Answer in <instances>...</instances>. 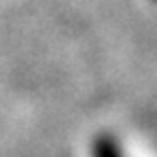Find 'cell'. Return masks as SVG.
Masks as SVG:
<instances>
[{
	"label": "cell",
	"instance_id": "6da1fadb",
	"mask_svg": "<svg viewBox=\"0 0 157 157\" xmlns=\"http://www.w3.org/2000/svg\"><path fill=\"white\" fill-rule=\"evenodd\" d=\"M94 157H123V153L113 136L100 134L94 142Z\"/></svg>",
	"mask_w": 157,
	"mask_h": 157
}]
</instances>
